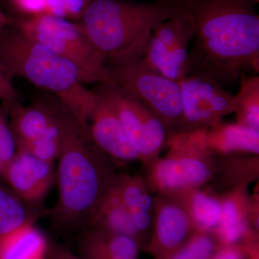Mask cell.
I'll return each instance as SVG.
<instances>
[{
  "mask_svg": "<svg viewBox=\"0 0 259 259\" xmlns=\"http://www.w3.org/2000/svg\"><path fill=\"white\" fill-rule=\"evenodd\" d=\"M193 19L191 73L220 86L258 74L259 16L252 0H179Z\"/></svg>",
  "mask_w": 259,
  "mask_h": 259,
  "instance_id": "6da1fadb",
  "label": "cell"
},
{
  "mask_svg": "<svg viewBox=\"0 0 259 259\" xmlns=\"http://www.w3.org/2000/svg\"><path fill=\"white\" fill-rule=\"evenodd\" d=\"M56 214L64 226L89 222L117 174L111 158L90 136L88 125L66 110L62 122Z\"/></svg>",
  "mask_w": 259,
  "mask_h": 259,
  "instance_id": "7a4b0ae2",
  "label": "cell"
},
{
  "mask_svg": "<svg viewBox=\"0 0 259 259\" xmlns=\"http://www.w3.org/2000/svg\"><path fill=\"white\" fill-rule=\"evenodd\" d=\"M0 61L14 77L23 78L52 94L88 125L97 95L81 82L74 64L26 36L13 23L0 32Z\"/></svg>",
  "mask_w": 259,
  "mask_h": 259,
  "instance_id": "3957f363",
  "label": "cell"
},
{
  "mask_svg": "<svg viewBox=\"0 0 259 259\" xmlns=\"http://www.w3.org/2000/svg\"><path fill=\"white\" fill-rule=\"evenodd\" d=\"M182 10L179 0H91L80 23L105 59L142 56L155 29Z\"/></svg>",
  "mask_w": 259,
  "mask_h": 259,
  "instance_id": "277c9868",
  "label": "cell"
},
{
  "mask_svg": "<svg viewBox=\"0 0 259 259\" xmlns=\"http://www.w3.org/2000/svg\"><path fill=\"white\" fill-rule=\"evenodd\" d=\"M165 157L147 163L146 186L158 194L181 196L210 182L216 176V155L206 142V131L171 134Z\"/></svg>",
  "mask_w": 259,
  "mask_h": 259,
  "instance_id": "5b68a950",
  "label": "cell"
},
{
  "mask_svg": "<svg viewBox=\"0 0 259 259\" xmlns=\"http://www.w3.org/2000/svg\"><path fill=\"white\" fill-rule=\"evenodd\" d=\"M13 24L26 36L74 64L83 84L112 82L106 59L93 45L81 23L39 14L13 20Z\"/></svg>",
  "mask_w": 259,
  "mask_h": 259,
  "instance_id": "8992f818",
  "label": "cell"
},
{
  "mask_svg": "<svg viewBox=\"0 0 259 259\" xmlns=\"http://www.w3.org/2000/svg\"><path fill=\"white\" fill-rule=\"evenodd\" d=\"M106 65L112 82L146 105L164 125L168 136L182 132L183 107L179 82L148 66L142 56L109 58Z\"/></svg>",
  "mask_w": 259,
  "mask_h": 259,
  "instance_id": "52a82bcc",
  "label": "cell"
},
{
  "mask_svg": "<svg viewBox=\"0 0 259 259\" xmlns=\"http://www.w3.org/2000/svg\"><path fill=\"white\" fill-rule=\"evenodd\" d=\"M93 90L115 109L140 161L147 164L157 159L168 137L159 119L136 97L114 82L98 83Z\"/></svg>",
  "mask_w": 259,
  "mask_h": 259,
  "instance_id": "ba28073f",
  "label": "cell"
},
{
  "mask_svg": "<svg viewBox=\"0 0 259 259\" xmlns=\"http://www.w3.org/2000/svg\"><path fill=\"white\" fill-rule=\"evenodd\" d=\"M194 32L193 19L182 8L155 29L143 59L160 74L178 82L191 73L189 45Z\"/></svg>",
  "mask_w": 259,
  "mask_h": 259,
  "instance_id": "9c48e42d",
  "label": "cell"
},
{
  "mask_svg": "<svg viewBox=\"0 0 259 259\" xmlns=\"http://www.w3.org/2000/svg\"><path fill=\"white\" fill-rule=\"evenodd\" d=\"M178 82L183 107L182 132L207 131L234 112L235 95L217 83L194 74Z\"/></svg>",
  "mask_w": 259,
  "mask_h": 259,
  "instance_id": "30bf717a",
  "label": "cell"
},
{
  "mask_svg": "<svg viewBox=\"0 0 259 259\" xmlns=\"http://www.w3.org/2000/svg\"><path fill=\"white\" fill-rule=\"evenodd\" d=\"M198 231L180 196L158 194L146 248L153 259H163L190 241Z\"/></svg>",
  "mask_w": 259,
  "mask_h": 259,
  "instance_id": "8fae6325",
  "label": "cell"
},
{
  "mask_svg": "<svg viewBox=\"0 0 259 259\" xmlns=\"http://www.w3.org/2000/svg\"><path fill=\"white\" fill-rule=\"evenodd\" d=\"M221 199L219 223L212 231L220 245L250 246L258 243V231L250 224L256 200L248 197L245 185L236 186Z\"/></svg>",
  "mask_w": 259,
  "mask_h": 259,
  "instance_id": "7c38bea8",
  "label": "cell"
},
{
  "mask_svg": "<svg viewBox=\"0 0 259 259\" xmlns=\"http://www.w3.org/2000/svg\"><path fill=\"white\" fill-rule=\"evenodd\" d=\"M97 95L96 104L88 120L89 133L94 143L102 152L115 161L140 160L139 153L115 109L105 97L98 93Z\"/></svg>",
  "mask_w": 259,
  "mask_h": 259,
  "instance_id": "4fadbf2b",
  "label": "cell"
},
{
  "mask_svg": "<svg viewBox=\"0 0 259 259\" xmlns=\"http://www.w3.org/2000/svg\"><path fill=\"white\" fill-rule=\"evenodd\" d=\"M56 177L54 163L16 151L7 165L3 178L20 199L36 204L47 195Z\"/></svg>",
  "mask_w": 259,
  "mask_h": 259,
  "instance_id": "5bb4252c",
  "label": "cell"
},
{
  "mask_svg": "<svg viewBox=\"0 0 259 259\" xmlns=\"http://www.w3.org/2000/svg\"><path fill=\"white\" fill-rule=\"evenodd\" d=\"M65 110L66 107L61 103L59 109L58 106L42 104L23 105L19 102L14 104L8 112L16 150L46 136L61 134Z\"/></svg>",
  "mask_w": 259,
  "mask_h": 259,
  "instance_id": "9a60e30c",
  "label": "cell"
},
{
  "mask_svg": "<svg viewBox=\"0 0 259 259\" xmlns=\"http://www.w3.org/2000/svg\"><path fill=\"white\" fill-rule=\"evenodd\" d=\"M88 225L90 229L102 230L131 237L139 243L141 248L145 246L128 209L120 198L115 181L92 214Z\"/></svg>",
  "mask_w": 259,
  "mask_h": 259,
  "instance_id": "2e32d148",
  "label": "cell"
},
{
  "mask_svg": "<svg viewBox=\"0 0 259 259\" xmlns=\"http://www.w3.org/2000/svg\"><path fill=\"white\" fill-rule=\"evenodd\" d=\"M206 142L216 156L236 153L258 156L259 131L250 129L238 122H218L206 131Z\"/></svg>",
  "mask_w": 259,
  "mask_h": 259,
  "instance_id": "e0dca14e",
  "label": "cell"
},
{
  "mask_svg": "<svg viewBox=\"0 0 259 259\" xmlns=\"http://www.w3.org/2000/svg\"><path fill=\"white\" fill-rule=\"evenodd\" d=\"M50 249L47 237L33 223L0 236V259H48Z\"/></svg>",
  "mask_w": 259,
  "mask_h": 259,
  "instance_id": "ac0fdd59",
  "label": "cell"
},
{
  "mask_svg": "<svg viewBox=\"0 0 259 259\" xmlns=\"http://www.w3.org/2000/svg\"><path fill=\"white\" fill-rule=\"evenodd\" d=\"M141 247L131 237L99 229L89 230L81 243V256L112 259H138Z\"/></svg>",
  "mask_w": 259,
  "mask_h": 259,
  "instance_id": "d6986e66",
  "label": "cell"
},
{
  "mask_svg": "<svg viewBox=\"0 0 259 259\" xmlns=\"http://www.w3.org/2000/svg\"><path fill=\"white\" fill-rule=\"evenodd\" d=\"M198 231L212 232L219 223L221 199L210 190L197 189L180 196Z\"/></svg>",
  "mask_w": 259,
  "mask_h": 259,
  "instance_id": "ffe728a7",
  "label": "cell"
},
{
  "mask_svg": "<svg viewBox=\"0 0 259 259\" xmlns=\"http://www.w3.org/2000/svg\"><path fill=\"white\" fill-rule=\"evenodd\" d=\"M35 206L0 185V236L25 223H33L40 213Z\"/></svg>",
  "mask_w": 259,
  "mask_h": 259,
  "instance_id": "44dd1931",
  "label": "cell"
},
{
  "mask_svg": "<svg viewBox=\"0 0 259 259\" xmlns=\"http://www.w3.org/2000/svg\"><path fill=\"white\" fill-rule=\"evenodd\" d=\"M115 185L131 216L137 213L153 212L154 199L149 194L145 180L141 177L117 175Z\"/></svg>",
  "mask_w": 259,
  "mask_h": 259,
  "instance_id": "7402d4cb",
  "label": "cell"
},
{
  "mask_svg": "<svg viewBox=\"0 0 259 259\" xmlns=\"http://www.w3.org/2000/svg\"><path fill=\"white\" fill-rule=\"evenodd\" d=\"M241 86L236 98V113L238 123L259 131V77L252 76L241 78Z\"/></svg>",
  "mask_w": 259,
  "mask_h": 259,
  "instance_id": "603a6c76",
  "label": "cell"
},
{
  "mask_svg": "<svg viewBox=\"0 0 259 259\" xmlns=\"http://www.w3.org/2000/svg\"><path fill=\"white\" fill-rule=\"evenodd\" d=\"M220 246L212 232L197 231L183 246L163 259H210Z\"/></svg>",
  "mask_w": 259,
  "mask_h": 259,
  "instance_id": "cb8c5ba5",
  "label": "cell"
},
{
  "mask_svg": "<svg viewBox=\"0 0 259 259\" xmlns=\"http://www.w3.org/2000/svg\"><path fill=\"white\" fill-rule=\"evenodd\" d=\"M91 0H45L44 14L73 21L81 20Z\"/></svg>",
  "mask_w": 259,
  "mask_h": 259,
  "instance_id": "d4e9b609",
  "label": "cell"
},
{
  "mask_svg": "<svg viewBox=\"0 0 259 259\" xmlns=\"http://www.w3.org/2000/svg\"><path fill=\"white\" fill-rule=\"evenodd\" d=\"M16 153L15 138L7 120L5 110L0 108V156L7 164Z\"/></svg>",
  "mask_w": 259,
  "mask_h": 259,
  "instance_id": "484cf974",
  "label": "cell"
},
{
  "mask_svg": "<svg viewBox=\"0 0 259 259\" xmlns=\"http://www.w3.org/2000/svg\"><path fill=\"white\" fill-rule=\"evenodd\" d=\"M13 78L14 76L0 61V102L6 111L18 102V95L15 88Z\"/></svg>",
  "mask_w": 259,
  "mask_h": 259,
  "instance_id": "4316f807",
  "label": "cell"
},
{
  "mask_svg": "<svg viewBox=\"0 0 259 259\" xmlns=\"http://www.w3.org/2000/svg\"><path fill=\"white\" fill-rule=\"evenodd\" d=\"M258 244L251 246L232 245L220 246L210 259H248L258 254Z\"/></svg>",
  "mask_w": 259,
  "mask_h": 259,
  "instance_id": "83f0119b",
  "label": "cell"
},
{
  "mask_svg": "<svg viewBox=\"0 0 259 259\" xmlns=\"http://www.w3.org/2000/svg\"><path fill=\"white\" fill-rule=\"evenodd\" d=\"M51 259H84L83 257L75 255L69 250L64 247L57 246L54 249H50L49 253Z\"/></svg>",
  "mask_w": 259,
  "mask_h": 259,
  "instance_id": "f1b7e54d",
  "label": "cell"
},
{
  "mask_svg": "<svg viewBox=\"0 0 259 259\" xmlns=\"http://www.w3.org/2000/svg\"><path fill=\"white\" fill-rule=\"evenodd\" d=\"M13 22V19L9 18L3 10H0V32L10 26Z\"/></svg>",
  "mask_w": 259,
  "mask_h": 259,
  "instance_id": "f546056e",
  "label": "cell"
},
{
  "mask_svg": "<svg viewBox=\"0 0 259 259\" xmlns=\"http://www.w3.org/2000/svg\"><path fill=\"white\" fill-rule=\"evenodd\" d=\"M6 162L0 156V177H3L7 166Z\"/></svg>",
  "mask_w": 259,
  "mask_h": 259,
  "instance_id": "4dcf8cb0",
  "label": "cell"
},
{
  "mask_svg": "<svg viewBox=\"0 0 259 259\" xmlns=\"http://www.w3.org/2000/svg\"><path fill=\"white\" fill-rule=\"evenodd\" d=\"M82 257V256H81ZM84 259H112V258H106V257H102V256H90V257H86V258H83Z\"/></svg>",
  "mask_w": 259,
  "mask_h": 259,
  "instance_id": "1f68e13d",
  "label": "cell"
},
{
  "mask_svg": "<svg viewBox=\"0 0 259 259\" xmlns=\"http://www.w3.org/2000/svg\"><path fill=\"white\" fill-rule=\"evenodd\" d=\"M248 259H259V254L251 255V256L249 257Z\"/></svg>",
  "mask_w": 259,
  "mask_h": 259,
  "instance_id": "d6a6232c",
  "label": "cell"
},
{
  "mask_svg": "<svg viewBox=\"0 0 259 259\" xmlns=\"http://www.w3.org/2000/svg\"><path fill=\"white\" fill-rule=\"evenodd\" d=\"M129 1H134V0H129ZM141 1H162V0H141Z\"/></svg>",
  "mask_w": 259,
  "mask_h": 259,
  "instance_id": "836d02e7",
  "label": "cell"
},
{
  "mask_svg": "<svg viewBox=\"0 0 259 259\" xmlns=\"http://www.w3.org/2000/svg\"><path fill=\"white\" fill-rule=\"evenodd\" d=\"M252 1L254 2L255 3H258L259 0H252Z\"/></svg>",
  "mask_w": 259,
  "mask_h": 259,
  "instance_id": "e575fe53",
  "label": "cell"
},
{
  "mask_svg": "<svg viewBox=\"0 0 259 259\" xmlns=\"http://www.w3.org/2000/svg\"><path fill=\"white\" fill-rule=\"evenodd\" d=\"M9 1H10V2H12V1H13V0H9Z\"/></svg>",
  "mask_w": 259,
  "mask_h": 259,
  "instance_id": "d590c367",
  "label": "cell"
}]
</instances>
